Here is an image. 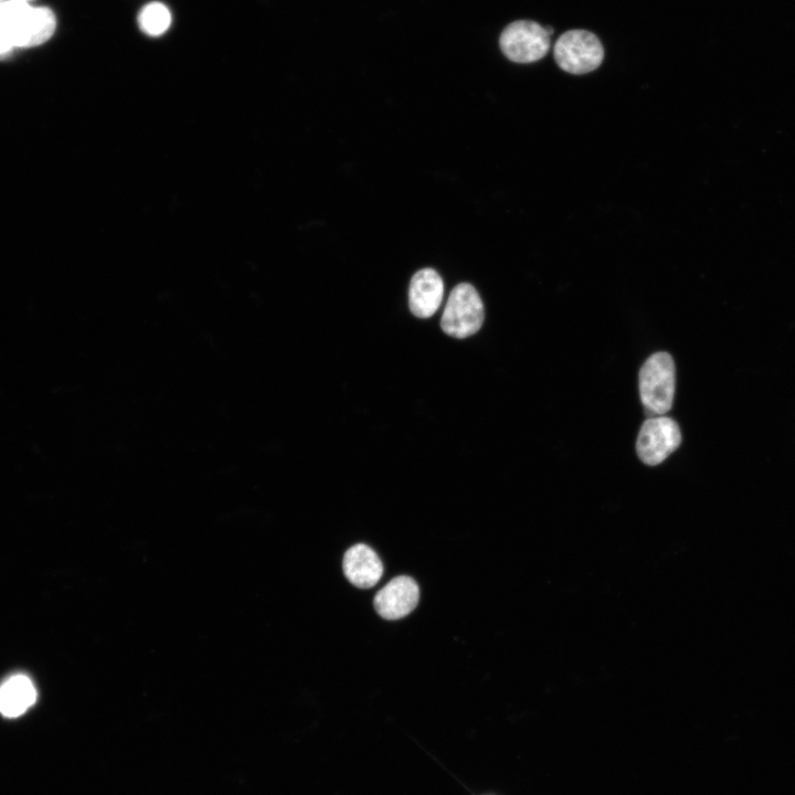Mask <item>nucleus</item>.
<instances>
[{
    "mask_svg": "<svg viewBox=\"0 0 795 795\" xmlns=\"http://www.w3.org/2000/svg\"><path fill=\"white\" fill-rule=\"evenodd\" d=\"M0 15L14 47H32L46 42L54 33L56 18L46 7H33L24 0H3Z\"/></svg>",
    "mask_w": 795,
    "mask_h": 795,
    "instance_id": "f257e3e1",
    "label": "nucleus"
},
{
    "mask_svg": "<svg viewBox=\"0 0 795 795\" xmlns=\"http://www.w3.org/2000/svg\"><path fill=\"white\" fill-rule=\"evenodd\" d=\"M642 403L649 417L667 413L672 405L676 368L667 352L651 354L642 365L638 375Z\"/></svg>",
    "mask_w": 795,
    "mask_h": 795,
    "instance_id": "f03ea898",
    "label": "nucleus"
},
{
    "mask_svg": "<svg viewBox=\"0 0 795 795\" xmlns=\"http://www.w3.org/2000/svg\"><path fill=\"white\" fill-rule=\"evenodd\" d=\"M485 318L483 300L469 283H460L451 292L441 319L445 333L464 339L476 333Z\"/></svg>",
    "mask_w": 795,
    "mask_h": 795,
    "instance_id": "7ed1b4c3",
    "label": "nucleus"
},
{
    "mask_svg": "<svg viewBox=\"0 0 795 795\" xmlns=\"http://www.w3.org/2000/svg\"><path fill=\"white\" fill-rule=\"evenodd\" d=\"M604 57V49L597 36L585 30L563 33L554 45L556 64L571 74H585L597 68Z\"/></svg>",
    "mask_w": 795,
    "mask_h": 795,
    "instance_id": "20e7f679",
    "label": "nucleus"
},
{
    "mask_svg": "<svg viewBox=\"0 0 795 795\" xmlns=\"http://www.w3.org/2000/svg\"><path fill=\"white\" fill-rule=\"evenodd\" d=\"M502 53L512 62L530 63L542 59L550 47V34L544 26L530 20L510 23L501 33Z\"/></svg>",
    "mask_w": 795,
    "mask_h": 795,
    "instance_id": "39448f33",
    "label": "nucleus"
},
{
    "mask_svg": "<svg viewBox=\"0 0 795 795\" xmlns=\"http://www.w3.org/2000/svg\"><path fill=\"white\" fill-rule=\"evenodd\" d=\"M681 443L680 428L667 416L648 417L642 425L636 451L643 463L655 466L662 463Z\"/></svg>",
    "mask_w": 795,
    "mask_h": 795,
    "instance_id": "423d86ee",
    "label": "nucleus"
},
{
    "mask_svg": "<svg viewBox=\"0 0 795 795\" xmlns=\"http://www.w3.org/2000/svg\"><path fill=\"white\" fill-rule=\"evenodd\" d=\"M420 589L407 575H400L386 583L374 596L377 613L385 619H399L409 615L417 605Z\"/></svg>",
    "mask_w": 795,
    "mask_h": 795,
    "instance_id": "0eeeda50",
    "label": "nucleus"
},
{
    "mask_svg": "<svg viewBox=\"0 0 795 795\" xmlns=\"http://www.w3.org/2000/svg\"><path fill=\"white\" fill-rule=\"evenodd\" d=\"M443 295V279L435 269L426 267L417 271L409 287L411 312L418 318L433 316L442 304Z\"/></svg>",
    "mask_w": 795,
    "mask_h": 795,
    "instance_id": "6e6552de",
    "label": "nucleus"
},
{
    "mask_svg": "<svg viewBox=\"0 0 795 795\" xmlns=\"http://www.w3.org/2000/svg\"><path fill=\"white\" fill-rule=\"evenodd\" d=\"M342 569L349 582L360 589L374 586L383 573L379 555L363 543L354 544L344 552Z\"/></svg>",
    "mask_w": 795,
    "mask_h": 795,
    "instance_id": "1a4fd4ad",
    "label": "nucleus"
},
{
    "mask_svg": "<svg viewBox=\"0 0 795 795\" xmlns=\"http://www.w3.org/2000/svg\"><path fill=\"white\" fill-rule=\"evenodd\" d=\"M36 700V689L25 675H14L0 686V713L7 718L23 714Z\"/></svg>",
    "mask_w": 795,
    "mask_h": 795,
    "instance_id": "9d476101",
    "label": "nucleus"
},
{
    "mask_svg": "<svg viewBox=\"0 0 795 795\" xmlns=\"http://www.w3.org/2000/svg\"><path fill=\"white\" fill-rule=\"evenodd\" d=\"M171 20L170 10L159 1H152L144 6L137 18L140 30L150 36L163 34L169 29Z\"/></svg>",
    "mask_w": 795,
    "mask_h": 795,
    "instance_id": "9b49d317",
    "label": "nucleus"
},
{
    "mask_svg": "<svg viewBox=\"0 0 795 795\" xmlns=\"http://www.w3.org/2000/svg\"><path fill=\"white\" fill-rule=\"evenodd\" d=\"M13 47L8 28L0 15V56L8 54Z\"/></svg>",
    "mask_w": 795,
    "mask_h": 795,
    "instance_id": "f8f14e48",
    "label": "nucleus"
},
{
    "mask_svg": "<svg viewBox=\"0 0 795 795\" xmlns=\"http://www.w3.org/2000/svg\"><path fill=\"white\" fill-rule=\"evenodd\" d=\"M3 2V0H0V4Z\"/></svg>",
    "mask_w": 795,
    "mask_h": 795,
    "instance_id": "ddd939ff",
    "label": "nucleus"
},
{
    "mask_svg": "<svg viewBox=\"0 0 795 795\" xmlns=\"http://www.w3.org/2000/svg\"><path fill=\"white\" fill-rule=\"evenodd\" d=\"M24 1H29V0H24Z\"/></svg>",
    "mask_w": 795,
    "mask_h": 795,
    "instance_id": "4468645a",
    "label": "nucleus"
}]
</instances>
